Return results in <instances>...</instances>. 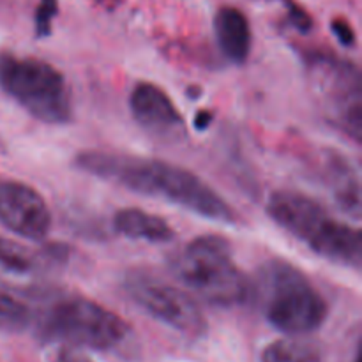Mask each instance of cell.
I'll return each mask as SVG.
<instances>
[{
    "mask_svg": "<svg viewBox=\"0 0 362 362\" xmlns=\"http://www.w3.org/2000/svg\"><path fill=\"white\" fill-rule=\"evenodd\" d=\"M74 166L134 193L163 198L200 218L228 225L237 221L232 205L218 191L197 173L172 163L119 152L81 151L74 156Z\"/></svg>",
    "mask_w": 362,
    "mask_h": 362,
    "instance_id": "obj_1",
    "label": "cell"
},
{
    "mask_svg": "<svg viewBox=\"0 0 362 362\" xmlns=\"http://www.w3.org/2000/svg\"><path fill=\"white\" fill-rule=\"evenodd\" d=\"M267 214L318 257L345 267H361L359 230L336 219L308 194L292 189L274 191L267 200Z\"/></svg>",
    "mask_w": 362,
    "mask_h": 362,
    "instance_id": "obj_2",
    "label": "cell"
},
{
    "mask_svg": "<svg viewBox=\"0 0 362 362\" xmlns=\"http://www.w3.org/2000/svg\"><path fill=\"white\" fill-rule=\"evenodd\" d=\"M269 324L290 336L315 332L329 317V304L297 265L272 258L258 269L251 288Z\"/></svg>",
    "mask_w": 362,
    "mask_h": 362,
    "instance_id": "obj_3",
    "label": "cell"
},
{
    "mask_svg": "<svg viewBox=\"0 0 362 362\" xmlns=\"http://www.w3.org/2000/svg\"><path fill=\"white\" fill-rule=\"evenodd\" d=\"M32 322L42 341L64 343L69 349L106 352L122 346L131 336L129 324L122 317L76 293L53 296Z\"/></svg>",
    "mask_w": 362,
    "mask_h": 362,
    "instance_id": "obj_4",
    "label": "cell"
},
{
    "mask_svg": "<svg viewBox=\"0 0 362 362\" xmlns=\"http://www.w3.org/2000/svg\"><path fill=\"white\" fill-rule=\"evenodd\" d=\"M172 272L193 296L212 306L246 303L251 283L233 260L232 246L221 235L207 233L189 240L172 258Z\"/></svg>",
    "mask_w": 362,
    "mask_h": 362,
    "instance_id": "obj_5",
    "label": "cell"
},
{
    "mask_svg": "<svg viewBox=\"0 0 362 362\" xmlns=\"http://www.w3.org/2000/svg\"><path fill=\"white\" fill-rule=\"evenodd\" d=\"M0 87L39 122L60 126L73 120L66 78L45 60L0 53Z\"/></svg>",
    "mask_w": 362,
    "mask_h": 362,
    "instance_id": "obj_6",
    "label": "cell"
},
{
    "mask_svg": "<svg viewBox=\"0 0 362 362\" xmlns=\"http://www.w3.org/2000/svg\"><path fill=\"white\" fill-rule=\"evenodd\" d=\"M122 288L136 306L173 331L191 338H198L207 331V322L197 300L154 272L131 269L124 274Z\"/></svg>",
    "mask_w": 362,
    "mask_h": 362,
    "instance_id": "obj_7",
    "label": "cell"
},
{
    "mask_svg": "<svg viewBox=\"0 0 362 362\" xmlns=\"http://www.w3.org/2000/svg\"><path fill=\"white\" fill-rule=\"evenodd\" d=\"M310 69L317 74L324 105L332 124L354 141L362 134V81L359 67L327 53H310Z\"/></svg>",
    "mask_w": 362,
    "mask_h": 362,
    "instance_id": "obj_8",
    "label": "cell"
},
{
    "mask_svg": "<svg viewBox=\"0 0 362 362\" xmlns=\"http://www.w3.org/2000/svg\"><path fill=\"white\" fill-rule=\"evenodd\" d=\"M0 223L21 239L42 240L52 228L45 198L28 184L0 179Z\"/></svg>",
    "mask_w": 362,
    "mask_h": 362,
    "instance_id": "obj_9",
    "label": "cell"
},
{
    "mask_svg": "<svg viewBox=\"0 0 362 362\" xmlns=\"http://www.w3.org/2000/svg\"><path fill=\"white\" fill-rule=\"evenodd\" d=\"M133 119L147 131L161 136L184 133V119L168 94L151 81H140L129 94Z\"/></svg>",
    "mask_w": 362,
    "mask_h": 362,
    "instance_id": "obj_10",
    "label": "cell"
},
{
    "mask_svg": "<svg viewBox=\"0 0 362 362\" xmlns=\"http://www.w3.org/2000/svg\"><path fill=\"white\" fill-rule=\"evenodd\" d=\"M214 34L223 55L233 64H246L250 59L253 35L246 14L232 6L219 7L214 16Z\"/></svg>",
    "mask_w": 362,
    "mask_h": 362,
    "instance_id": "obj_11",
    "label": "cell"
},
{
    "mask_svg": "<svg viewBox=\"0 0 362 362\" xmlns=\"http://www.w3.org/2000/svg\"><path fill=\"white\" fill-rule=\"evenodd\" d=\"M322 170H324L325 184L329 186L339 207L357 218L361 212V184L349 159L343 158L339 152L329 151L325 154Z\"/></svg>",
    "mask_w": 362,
    "mask_h": 362,
    "instance_id": "obj_12",
    "label": "cell"
},
{
    "mask_svg": "<svg viewBox=\"0 0 362 362\" xmlns=\"http://www.w3.org/2000/svg\"><path fill=\"white\" fill-rule=\"evenodd\" d=\"M113 226L120 235L133 240H147V243H170L175 237V230L170 226L161 216L148 214L136 207L120 209L113 216Z\"/></svg>",
    "mask_w": 362,
    "mask_h": 362,
    "instance_id": "obj_13",
    "label": "cell"
},
{
    "mask_svg": "<svg viewBox=\"0 0 362 362\" xmlns=\"http://www.w3.org/2000/svg\"><path fill=\"white\" fill-rule=\"evenodd\" d=\"M262 362H324L317 343L303 338L276 339L262 352Z\"/></svg>",
    "mask_w": 362,
    "mask_h": 362,
    "instance_id": "obj_14",
    "label": "cell"
},
{
    "mask_svg": "<svg viewBox=\"0 0 362 362\" xmlns=\"http://www.w3.org/2000/svg\"><path fill=\"white\" fill-rule=\"evenodd\" d=\"M37 269V260L30 250L0 237V279L30 278Z\"/></svg>",
    "mask_w": 362,
    "mask_h": 362,
    "instance_id": "obj_15",
    "label": "cell"
},
{
    "mask_svg": "<svg viewBox=\"0 0 362 362\" xmlns=\"http://www.w3.org/2000/svg\"><path fill=\"white\" fill-rule=\"evenodd\" d=\"M32 325V313L23 303L0 290V331L20 332Z\"/></svg>",
    "mask_w": 362,
    "mask_h": 362,
    "instance_id": "obj_16",
    "label": "cell"
},
{
    "mask_svg": "<svg viewBox=\"0 0 362 362\" xmlns=\"http://www.w3.org/2000/svg\"><path fill=\"white\" fill-rule=\"evenodd\" d=\"M59 14V0H39L34 13V34L37 39L52 35L53 20Z\"/></svg>",
    "mask_w": 362,
    "mask_h": 362,
    "instance_id": "obj_17",
    "label": "cell"
},
{
    "mask_svg": "<svg viewBox=\"0 0 362 362\" xmlns=\"http://www.w3.org/2000/svg\"><path fill=\"white\" fill-rule=\"evenodd\" d=\"M276 2L281 4L286 11V20L292 25L296 30H299L300 34H308L313 28V18L308 13L304 7H300L296 0H276Z\"/></svg>",
    "mask_w": 362,
    "mask_h": 362,
    "instance_id": "obj_18",
    "label": "cell"
},
{
    "mask_svg": "<svg viewBox=\"0 0 362 362\" xmlns=\"http://www.w3.org/2000/svg\"><path fill=\"white\" fill-rule=\"evenodd\" d=\"M331 30L336 35V39L339 41V45H343L345 48H354L356 46V30L352 28V25L345 20V18H336L331 21Z\"/></svg>",
    "mask_w": 362,
    "mask_h": 362,
    "instance_id": "obj_19",
    "label": "cell"
},
{
    "mask_svg": "<svg viewBox=\"0 0 362 362\" xmlns=\"http://www.w3.org/2000/svg\"><path fill=\"white\" fill-rule=\"evenodd\" d=\"M52 362H94L88 359L85 354H81L80 350L69 349V346H62L55 352V356L52 357Z\"/></svg>",
    "mask_w": 362,
    "mask_h": 362,
    "instance_id": "obj_20",
    "label": "cell"
},
{
    "mask_svg": "<svg viewBox=\"0 0 362 362\" xmlns=\"http://www.w3.org/2000/svg\"><path fill=\"white\" fill-rule=\"evenodd\" d=\"M212 120H214V112H211V110H200V112L194 115L193 127L197 131H205L211 126Z\"/></svg>",
    "mask_w": 362,
    "mask_h": 362,
    "instance_id": "obj_21",
    "label": "cell"
}]
</instances>
